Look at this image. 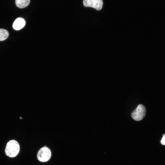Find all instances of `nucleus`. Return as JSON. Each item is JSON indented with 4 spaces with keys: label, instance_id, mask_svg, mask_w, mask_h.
<instances>
[{
    "label": "nucleus",
    "instance_id": "39448f33",
    "mask_svg": "<svg viewBox=\"0 0 165 165\" xmlns=\"http://www.w3.org/2000/svg\"><path fill=\"white\" fill-rule=\"evenodd\" d=\"M25 22L24 20L21 17L17 18L14 21L13 28L16 30H19L25 26Z\"/></svg>",
    "mask_w": 165,
    "mask_h": 165
},
{
    "label": "nucleus",
    "instance_id": "20e7f679",
    "mask_svg": "<svg viewBox=\"0 0 165 165\" xmlns=\"http://www.w3.org/2000/svg\"><path fill=\"white\" fill-rule=\"evenodd\" d=\"M83 3L85 7H92L98 10L102 9L103 4L102 0H83Z\"/></svg>",
    "mask_w": 165,
    "mask_h": 165
},
{
    "label": "nucleus",
    "instance_id": "6e6552de",
    "mask_svg": "<svg viewBox=\"0 0 165 165\" xmlns=\"http://www.w3.org/2000/svg\"><path fill=\"white\" fill-rule=\"evenodd\" d=\"M160 142L163 145H165V134H163V137L161 140Z\"/></svg>",
    "mask_w": 165,
    "mask_h": 165
},
{
    "label": "nucleus",
    "instance_id": "7ed1b4c3",
    "mask_svg": "<svg viewBox=\"0 0 165 165\" xmlns=\"http://www.w3.org/2000/svg\"><path fill=\"white\" fill-rule=\"evenodd\" d=\"M51 152L50 149L46 147L41 148L38 151L37 157L39 161L41 162H46L51 158Z\"/></svg>",
    "mask_w": 165,
    "mask_h": 165
},
{
    "label": "nucleus",
    "instance_id": "f03ea898",
    "mask_svg": "<svg viewBox=\"0 0 165 165\" xmlns=\"http://www.w3.org/2000/svg\"><path fill=\"white\" fill-rule=\"evenodd\" d=\"M146 112L145 107L142 105L140 104L132 113L131 116L134 120L140 121L145 117Z\"/></svg>",
    "mask_w": 165,
    "mask_h": 165
},
{
    "label": "nucleus",
    "instance_id": "0eeeda50",
    "mask_svg": "<svg viewBox=\"0 0 165 165\" xmlns=\"http://www.w3.org/2000/svg\"><path fill=\"white\" fill-rule=\"evenodd\" d=\"M8 31L5 29H0V41L6 39L9 36Z\"/></svg>",
    "mask_w": 165,
    "mask_h": 165
},
{
    "label": "nucleus",
    "instance_id": "f257e3e1",
    "mask_svg": "<svg viewBox=\"0 0 165 165\" xmlns=\"http://www.w3.org/2000/svg\"><path fill=\"white\" fill-rule=\"evenodd\" d=\"M20 151V145L18 142L14 140H11L7 144L5 152L6 154L10 157L16 156Z\"/></svg>",
    "mask_w": 165,
    "mask_h": 165
},
{
    "label": "nucleus",
    "instance_id": "423d86ee",
    "mask_svg": "<svg viewBox=\"0 0 165 165\" xmlns=\"http://www.w3.org/2000/svg\"><path fill=\"white\" fill-rule=\"evenodd\" d=\"M30 0H15L16 6L20 8H23L28 6Z\"/></svg>",
    "mask_w": 165,
    "mask_h": 165
}]
</instances>
